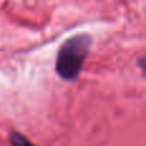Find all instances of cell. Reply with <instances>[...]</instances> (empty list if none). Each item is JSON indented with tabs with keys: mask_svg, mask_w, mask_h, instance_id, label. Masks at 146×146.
Masks as SVG:
<instances>
[{
	"mask_svg": "<svg viewBox=\"0 0 146 146\" xmlns=\"http://www.w3.org/2000/svg\"><path fill=\"white\" fill-rule=\"evenodd\" d=\"M142 67H144V69L146 71V59H144V62H142Z\"/></svg>",
	"mask_w": 146,
	"mask_h": 146,
	"instance_id": "obj_3",
	"label": "cell"
},
{
	"mask_svg": "<svg viewBox=\"0 0 146 146\" xmlns=\"http://www.w3.org/2000/svg\"><path fill=\"white\" fill-rule=\"evenodd\" d=\"M91 46V37L88 35L73 36L60 46L56 58V72L64 80L77 77L83 66L88 49Z\"/></svg>",
	"mask_w": 146,
	"mask_h": 146,
	"instance_id": "obj_1",
	"label": "cell"
},
{
	"mask_svg": "<svg viewBox=\"0 0 146 146\" xmlns=\"http://www.w3.org/2000/svg\"><path fill=\"white\" fill-rule=\"evenodd\" d=\"M10 141H12L13 146H33L25 136H22V135H17V133L13 135L12 139H10Z\"/></svg>",
	"mask_w": 146,
	"mask_h": 146,
	"instance_id": "obj_2",
	"label": "cell"
}]
</instances>
